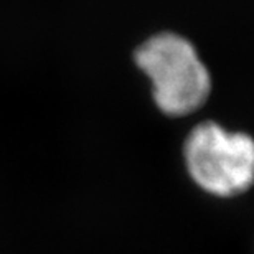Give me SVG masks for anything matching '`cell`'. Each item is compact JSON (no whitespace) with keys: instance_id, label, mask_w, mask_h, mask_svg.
<instances>
[{"instance_id":"cell-2","label":"cell","mask_w":254,"mask_h":254,"mask_svg":"<svg viewBox=\"0 0 254 254\" xmlns=\"http://www.w3.org/2000/svg\"><path fill=\"white\" fill-rule=\"evenodd\" d=\"M184 155L193 182L211 195L235 196L253 184L254 144L245 132L198 124L187 137Z\"/></svg>"},{"instance_id":"cell-1","label":"cell","mask_w":254,"mask_h":254,"mask_svg":"<svg viewBox=\"0 0 254 254\" xmlns=\"http://www.w3.org/2000/svg\"><path fill=\"white\" fill-rule=\"evenodd\" d=\"M134 58L150 79L155 104L167 116L195 113L210 96V73L195 47L180 35L164 32L147 38Z\"/></svg>"}]
</instances>
